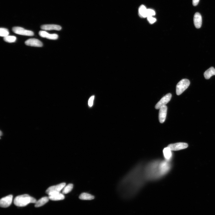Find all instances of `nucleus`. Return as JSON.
Returning a JSON list of instances; mask_svg holds the SVG:
<instances>
[{"instance_id":"nucleus-20","label":"nucleus","mask_w":215,"mask_h":215,"mask_svg":"<svg viewBox=\"0 0 215 215\" xmlns=\"http://www.w3.org/2000/svg\"><path fill=\"white\" fill-rule=\"evenodd\" d=\"M80 199L84 200H91L95 198L94 196L87 193H83L79 195Z\"/></svg>"},{"instance_id":"nucleus-3","label":"nucleus","mask_w":215,"mask_h":215,"mask_svg":"<svg viewBox=\"0 0 215 215\" xmlns=\"http://www.w3.org/2000/svg\"><path fill=\"white\" fill-rule=\"evenodd\" d=\"M37 201L34 198L28 194L18 196L14 200V204L18 207H24L30 203H36Z\"/></svg>"},{"instance_id":"nucleus-4","label":"nucleus","mask_w":215,"mask_h":215,"mask_svg":"<svg viewBox=\"0 0 215 215\" xmlns=\"http://www.w3.org/2000/svg\"><path fill=\"white\" fill-rule=\"evenodd\" d=\"M190 82L187 79L181 80L177 85L176 93L177 95L181 94L189 87Z\"/></svg>"},{"instance_id":"nucleus-1","label":"nucleus","mask_w":215,"mask_h":215,"mask_svg":"<svg viewBox=\"0 0 215 215\" xmlns=\"http://www.w3.org/2000/svg\"><path fill=\"white\" fill-rule=\"evenodd\" d=\"M138 164L128 174L125 179L124 194L126 197H133L139 192L147 181L144 165Z\"/></svg>"},{"instance_id":"nucleus-9","label":"nucleus","mask_w":215,"mask_h":215,"mask_svg":"<svg viewBox=\"0 0 215 215\" xmlns=\"http://www.w3.org/2000/svg\"><path fill=\"white\" fill-rule=\"evenodd\" d=\"M13 199V195H9L1 199L0 200V206L1 207L7 208L11 204Z\"/></svg>"},{"instance_id":"nucleus-28","label":"nucleus","mask_w":215,"mask_h":215,"mask_svg":"<svg viewBox=\"0 0 215 215\" xmlns=\"http://www.w3.org/2000/svg\"><path fill=\"white\" fill-rule=\"evenodd\" d=\"M2 132H1V136H2Z\"/></svg>"},{"instance_id":"nucleus-24","label":"nucleus","mask_w":215,"mask_h":215,"mask_svg":"<svg viewBox=\"0 0 215 215\" xmlns=\"http://www.w3.org/2000/svg\"><path fill=\"white\" fill-rule=\"evenodd\" d=\"M155 15V12L153 10L149 9L147 10V17L154 16Z\"/></svg>"},{"instance_id":"nucleus-19","label":"nucleus","mask_w":215,"mask_h":215,"mask_svg":"<svg viewBox=\"0 0 215 215\" xmlns=\"http://www.w3.org/2000/svg\"><path fill=\"white\" fill-rule=\"evenodd\" d=\"M147 10L145 6L144 5H141L139 9V15L141 18L147 17Z\"/></svg>"},{"instance_id":"nucleus-12","label":"nucleus","mask_w":215,"mask_h":215,"mask_svg":"<svg viewBox=\"0 0 215 215\" xmlns=\"http://www.w3.org/2000/svg\"><path fill=\"white\" fill-rule=\"evenodd\" d=\"M202 16L199 13L196 12L194 15V22L195 26L196 28H199L202 24Z\"/></svg>"},{"instance_id":"nucleus-15","label":"nucleus","mask_w":215,"mask_h":215,"mask_svg":"<svg viewBox=\"0 0 215 215\" xmlns=\"http://www.w3.org/2000/svg\"><path fill=\"white\" fill-rule=\"evenodd\" d=\"M48 198L51 200L58 201L63 200L65 199V197L63 194L59 193L49 195Z\"/></svg>"},{"instance_id":"nucleus-2","label":"nucleus","mask_w":215,"mask_h":215,"mask_svg":"<svg viewBox=\"0 0 215 215\" xmlns=\"http://www.w3.org/2000/svg\"><path fill=\"white\" fill-rule=\"evenodd\" d=\"M161 161L158 160L153 161L144 165V172L147 181L157 180L164 176L161 168Z\"/></svg>"},{"instance_id":"nucleus-14","label":"nucleus","mask_w":215,"mask_h":215,"mask_svg":"<svg viewBox=\"0 0 215 215\" xmlns=\"http://www.w3.org/2000/svg\"><path fill=\"white\" fill-rule=\"evenodd\" d=\"M41 28L42 29L45 30H60L62 29L60 26L56 24H45L41 26Z\"/></svg>"},{"instance_id":"nucleus-22","label":"nucleus","mask_w":215,"mask_h":215,"mask_svg":"<svg viewBox=\"0 0 215 215\" xmlns=\"http://www.w3.org/2000/svg\"><path fill=\"white\" fill-rule=\"evenodd\" d=\"M17 38L16 36H8L4 38V40L9 43H12L15 42Z\"/></svg>"},{"instance_id":"nucleus-11","label":"nucleus","mask_w":215,"mask_h":215,"mask_svg":"<svg viewBox=\"0 0 215 215\" xmlns=\"http://www.w3.org/2000/svg\"><path fill=\"white\" fill-rule=\"evenodd\" d=\"M26 45L34 47H42V43L39 40L35 38H32L27 40L25 42Z\"/></svg>"},{"instance_id":"nucleus-23","label":"nucleus","mask_w":215,"mask_h":215,"mask_svg":"<svg viewBox=\"0 0 215 215\" xmlns=\"http://www.w3.org/2000/svg\"><path fill=\"white\" fill-rule=\"evenodd\" d=\"M9 32L7 29L4 28H1L0 29V36H1L5 37L9 36Z\"/></svg>"},{"instance_id":"nucleus-21","label":"nucleus","mask_w":215,"mask_h":215,"mask_svg":"<svg viewBox=\"0 0 215 215\" xmlns=\"http://www.w3.org/2000/svg\"><path fill=\"white\" fill-rule=\"evenodd\" d=\"M73 187V185L72 184H69L67 186H65L63 189L62 193L64 194H67L71 192Z\"/></svg>"},{"instance_id":"nucleus-7","label":"nucleus","mask_w":215,"mask_h":215,"mask_svg":"<svg viewBox=\"0 0 215 215\" xmlns=\"http://www.w3.org/2000/svg\"><path fill=\"white\" fill-rule=\"evenodd\" d=\"M172 97L171 93H168L163 97L156 104L155 108L159 109L162 107L165 106L170 101Z\"/></svg>"},{"instance_id":"nucleus-13","label":"nucleus","mask_w":215,"mask_h":215,"mask_svg":"<svg viewBox=\"0 0 215 215\" xmlns=\"http://www.w3.org/2000/svg\"><path fill=\"white\" fill-rule=\"evenodd\" d=\"M39 35L42 38L50 40H56L58 38V35L57 34H50L44 31H40L39 32Z\"/></svg>"},{"instance_id":"nucleus-27","label":"nucleus","mask_w":215,"mask_h":215,"mask_svg":"<svg viewBox=\"0 0 215 215\" xmlns=\"http://www.w3.org/2000/svg\"><path fill=\"white\" fill-rule=\"evenodd\" d=\"M200 0H193V4L194 6L197 5L199 2Z\"/></svg>"},{"instance_id":"nucleus-10","label":"nucleus","mask_w":215,"mask_h":215,"mask_svg":"<svg viewBox=\"0 0 215 215\" xmlns=\"http://www.w3.org/2000/svg\"><path fill=\"white\" fill-rule=\"evenodd\" d=\"M167 107L166 106L162 107L160 108L159 114V122L162 124L165 120L167 113Z\"/></svg>"},{"instance_id":"nucleus-8","label":"nucleus","mask_w":215,"mask_h":215,"mask_svg":"<svg viewBox=\"0 0 215 215\" xmlns=\"http://www.w3.org/2000/svg\"><path fill=\"white\" fill-rule=\"evenodd\" d=\"M188 146V144L186 143H178L169 144L168 147L172 151H177L185 149Z\"/></svg>"},{"instance_id":"nucleus-17","label":"nucleus","mask_w":215,"mask_h":215,"mask_svg":"<svg viewBox=\"0 0 215 215\" xmlns=\"http://www.w3.org/2000/svg\"><path fill=\"white\" fill-rule=\"evenodd\" d=\"M204 75L206 79H210L212 76L215 75V69L213 67H210L205 71Z\"/></svg>"},{"instance_id":"nucleus-18","label":"nucleus","mask_w":215,"mask_h":215,"mask_svg":"<svg viewBox=\"0 0 215 215\" xmlns=\"http://www.w3.org/2000/svg\"><path fill=\"white\" fill-rule=\"evenodd\" d=\"M49 198L48 197L45 196L41 198L38 200L37 201L35 205V207H39L44 206L48 201Z\"/></svg>"},{"instance_id":"nucleus-26","label":"nucleus","mask_w":215,"mask_h":215,"mask_svg":"<svg viewBox=\"0 0 215 215\" xmlns=\"http://www.w3.org/2000/svg\"><path fill=\"white\" fill-rule=\"evenodd\" d=\"M94 96H92L90 98L88 101V105L91 107L93 106L94 99Z\"/></svg>"},{"instance_id":"nucleus-6","label":"nucleus","mask_w":215,"mask_h":215,"mask_svg":"<svg viewBox=\"0 0 215 215\" xmlns=\"http://www.w3.org/2000/svg\"><path fill=\"white\" fill-rule=\"evenodd\" d=\"M12 30L14 33L18 34L30 36L34 35V33L33 32L21 27H14L12 28Z\"/></svg>"},{"instance_id":"nucleus-16","label":"nucleus","mask_w":215,"mask_h":215,"mask_svg":"<svg viewBox=\"0 0 215 215\" xmlns=\"http://www.w3.org/2000/svg\"><path fill=\"white\" fill-rule=\"evenodd\" d=\"M172 151L167 147L164 148L163 150V153L164 157L165 159L167 161H170V159L172 157Z\"/></svg>"},{"instance_id":"nucleus-5","label":"nucleus","mask_w":215,"mask_h":215,"mask_svg":"<svg viewBox=\"0 0 215 215\" xmlns=\"http://www.w3.org/2000/svg\"><path fill=\"white\" fill-rule=\"evenodd\" d=\"M66 183H62L58 185L51 186L46 190V193L48 195L54 193H60L65 186Z\"/></svg>"},{"instance_id":"nucleus-25","label":"nucleus","mask_w":215,"mask_h":215,"mask_svg":"<svg viewBox=\"0 0 215 215\" xmlns=\"http://www.w3.org/2000/svg\"><path fill=\"white\" fill-rule=\"evenodd\" d=\"M147 17V19L150 24H152L155 23L156 21L155 18L153 17L152 16H149Z\"/></svg>"}]
</instances>
